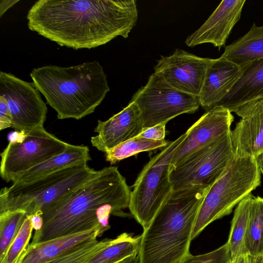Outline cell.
Wrapping results in <instances>:
<instances>
[{
	"mask_svg": "<svg viewBox=\"0 0 263 263\" xmlns=\"http://www.w3.org/2000/svg\"><path fill=\"white\" fill-rule=\"evenodd\" d=\"M12 115L9 109L7 99L0 96V130L11 127Z\"/></svg>",
	"mask_w": 263,
	"mask_h": 263,
	"instance_id": "4dcf8cb0",
	"label": "cell"
},
{
	"mask_svg": "<svg viewBox=\"0 0 263 263\" xmlns=\"http://www.w3.org/2000/svg\"><path fill=\"white\" fill-rule=\"evenodd\" d=\"M245 0L222 1L201 26L185 40L189 47L211 43L219 50L239 20Z\"/></svg>",
	"mask_w": 263,
	"mask_h": 263,
	"instance_id": "2e32d148",
	"label": "cell"
},
{
	"mask_svg": "<svg viewBox=\"0 0 263 263\" xmlns=\"http://www.w3.org/2000/svg\"><path fill=\"white\" fill-rule=\"evenodd\" d=\"M138 18L135 0H39L27 15L30 30L76 50L127 38Z\"/></svg>",
	"mask_w": 263,
	"mask_h": 263,
	"instance_id": "6da1fadb",
	"label": "cell"
},
{
	"mask_svg": "<svg viewBox=\"0 0 263 263\" xmlns=\"http://www.w3.org/2000/svg\"><path fill=\"white\" fill-rule=\"evenodd\" d=\"M90 160L89 149L87 146L68 143L64 152L23 172L13 182H25L35 180L67 167L87 164Z\"/></svg>",
	"mask_w": 263,
	"mask_h": 263,
	"instance_id": "ffe728a7",
	"label": "cell"
},
{
	"mask_svg": "<svg viewBox=\"0 0 263 263\" xmlns=\"http://www.w3.org/2000/svg\"><path fill=\"white\" fill-rule=\"evenodd\" d=\"M99 228L65 235L28 246L20 263H45L91 241L103 234Z\"/></svg>",
	"mask_w": 263,
	"mask_h": 263,
	"instance_id": "d6986e66",
	"label": "cell"
},
{
	"mask_svg": "<svg viewBox=\"0 0 263 263\" xmlns=\"http://www.w3.org/2000/svg\"><path fill=\"white\" fill-rule=\"evenodd\" d=\"M131 101L140 109L144 129L167 123L183 114L194 113L200 106L198 96L172 87L155 73L135 93Z\"/></svg>",
	"mask_w": 263,
	"mask_h": 263,
	"instance_id": "30bf717a",
	"label": "cell"
},
{
	"mask_svg": "<svg viewBox=\"0 0 263 263\" xmlns=\"http://www.w3.org/2000/svg\"><path fill=\"white\" fill-rule=\"evenodd\" d=\"M144 128L140 109L130 101L128 105L108 120L98 121L94 132L98 135L91 138L92 145L105 153L118 145L138 136Z\"/></svg>",
	"mask_w": 263,
	"mask_h": 263,
	"instance_id": "9a60e30c",
	"label": "cell"
},
{
	"mask_svg": "<svg viewBox=\"0 0 263 263\" xmlns=\"http://www.w3.org/2000/svg\"><path fill=\"white\" fill-rule=\"evenodd\" d=\"M110 240L91 241L46 263H84L105 248Z\"/></svg>",
	"mask_w": 263,
	"mask_h": 263,
	"instance_id": "4316f807",
	"label": "cell"
},
{
	"mask_svg": "<svg viewBox=\"0 0 263 263\" xmlns=\"http://www.w3.org/2000/svg\"><path fill=\"white\" fill-rule=\"evenodd\" d=\"M252 197V195L250 194L244 198L237 204L235 210L227 241L231 259L247 254L245 242Z\"/></svg>",
	"mask_w": 263,
	"mask_h": 263,
	"instance_id": "603a6c76",
	"label": "cell"
},
{
	"mask_svg": "<svg viewBox=\"0 0 263 263\" xmlns=\"http://www.w3.org/2000/svg\"><path fill=\"white\" fill-rule=\"evenodd\" d=\"M169 143L165 139L155 140L137 136L106 152L105 159L112 165L139 153L165 147Z\"/></svg>",
	"mask_w": 263,
	"mask_h": 263,
	"instance_id": "d4e9b609",
	"label": "cell"
},
{
	"mask_svg": "<svg viewBox=\"0 0 263 263\" xmlns=\"http://www.w3.org/2000/svg\"><path fill=\"white\" fill-rule=\"evenodd\" d=\"M235 112L241 119L230 132L234 156L255 158L263 151V99L247 103Z\"/></svg>",
	"mask_w": 263,
	"mask_h": 263,
	"instance_id": "5bb4252c",
	"label": "cell"
},
{
	"mask_svg": "<svg viewBox=\"0 0 263 263\" xmlns=\"http://www.w3.org/2000/svg\"><path fill=\"white\" fill-rule=\"evenodd\" d=\"M27 217L21 210L0 214V261L4 258Z\"/></svg>",
	"mask_w": 263,
	"mask_h": 263,
	"instance_id": "484cf974",
	"label": "cell"
},
{
	"mask_svg": "<svg viewBox=\"0 0 263 263\" xmlns=\"http://www.w3.org/2000/svg\"><path fill=\"white\" fill-rule=\"evenodd\" d=\"M212 60L177 48L172 54L161 57L154 67V73L172 87L199 97Z\"/></svg>",
	"mask_w": 263,
	"mask_h": 263,
	"instance_id": "7c38bea8",
	"label": "cell"
},
{
	"mask_svg": "<svg viewBox=\"0 0 263 263\" xmlns=\"http://www.w3.org/2000/svg\"><path fill=\"white\" fill-rule=\"evenodd\" d=\"M45 263H46V262H45Z\"/></svg>",
	"mask_w": 263,
	"mask_h": 263,
	"instance_id": "8d00e7d4",
	"label": "cell"
},
{
	"mask_svg": "<svg viewBox=\"0 0 263 263\" xmlns=\"http://www.w3.org/2000/svg\"><path fill=\"white\" fill-rule=\"evenodd\" d=\"M235 157L230 133L196 150L174 167L169 176L173 190L211 187Z\"/></svg>",
	"mask_w": 263,
	"mask_h": 263,
	"instance_id": "ba28073f",
	"label": "cell"
},
{
	"mask_svg": "<svg viewBox=\"0 0 263 263\" xmlns=\"http://www.w3.org/2000/svg\"><path fill=\"white\" fill-rule=\"evenodd\" d=\"M241 67L239 79L217 105L231 112L247 103L263 99V58Z\"/></svg>",
	"mask_w": 263,
	"mask_h": 263,
	"instance_id": "ac0fdd59",
	"label": "cell"
},
{
	"mask_svg": "<svg viewBox=\"0 0 263 263\" xmlns=\"http://www.w3.org/2000/svg\"><path fill=\"white\" fill-rule=\"evenodd\" d=\"M30 77L59 119L79 120L92 114L109 91L97 61L69 67L46 65L33 69Z\"/></svg>",
	"mask_w": 263,
	"mask_h": 263,
	"instance_id": "277c9868",
	"label": "cell"
},
{
	"mask_svg": "<svg viewBox=\"0 0 263 263\" xmlns=\"http://www.w3.org/2000/svg\"><path fill=\"white\" fill-rule=\"evenodd\" d=\"M261 173L263 175V151L255 158Z\"/></svg>",
	"mask_w": 263,
	"mask_h": 263,
	"instance_id": "e575fe53",
	"label": "cell"
},
{
	"mask_svg": "<svg viewBox=\"0 0 263 263\" xmlns=\"http://www.w3.org/2000/svg\"><path fill=\"white\" fill-rule=\"evenodd\" d=\"M97 171L87 164L72 166L25 182H13L0 191V214L21 210L43 215L51 206L92 178Z\"/></svg>",
	"mask_w": 263,
	"mask_h": 263,
	"instance_id": "5b68a950",
	"label": "cell"
},
{
	"mask_svg": "<svg viewBox=\"0 0 263 263\" xmlns=\"http://www.w3.org/2000/svg\"><path fill=\"white\" fill-rule=\"evenodd\" d=\"M221 56L240 66L262 58L263 26L254 24L246 34L225 46Z\"/></svg>",
	"mask_w": 263,
	"mask_h": 263,
	"instance_id": "44dd1931",
	"label": "cell"
},
{
	"mask_svg": "<svg viewBox=\"0 0 263 263\" xmlns=\"http://www.w3.org/2000/svg\"><path fill=\"white\" fill-rule=\"evenodd\" d=\"M261 172L254 158L235 157L210 187L199 209L192 239L212 222L230 214L234 206L260 185Z\"/></svg>",
	"mask_w": 263,
	"mask_h": 263,
	"instance_id": "8992f818",
	"label": "cell"
},
{
	"mask_svg": "<svg viewBox=\"0 0 263 263\" xmlns=\"http://www.w3.org/2000/svg\"><path fill=\"white\" fill-rule=\"evenodd\" d=\"M131 190L117 167L97 171L84 184L65 196L42 215V228L34 232L32 243L99 228L104 233L110 227L112 215L129 217Z\"/></svg>",
	"mask_w": 263,
	"mask_h": 263,
	"instance_id": "7a4b0ae2",
	"label": "cell"
},
{
	"mask_svg": "<svg viewBox=\"0 0 263 263\" xmlns=\"http://www.w3.org/2000/svg\"><path fill=\"white\" fill-rule=\"evenodd\" d=\"M234 117L227 108L217 106L207 111L186 132V137L171 160L177 165L196 150L229 134Z\"/></svg>",
	"mask_w": 263,
	"mask_h": 263,
	"instance_id": "4fadbf2b",
	"label": "cell"
},
{
	"mask_svg": "<svg viewBox=\"0 0 263 263\" xmlns=\"http://www.w3.org/2000/svg\"><path fill=\"white\" fill-rule=\"evenodd\" d=\"M33 82L1 71L0 96L7 100L12 115L11 127L27 133L43 127L47 107Z\"/></svg>",
	"mask_w": 263,
	"mask_h": 263,
	"instance_id": "8fae6325",
	"label": "cell"
},
{
	"mask_svg": "<svg viewBox=\"0 0 263 263\" xmlns=\"http://www.w3.org/2000/svg\"><path fill=\"white\" fill-rule=\"evenodd\" d=\"M19 0H1L0 1V17H2L5 12L14 6Z\"/></svg>",
	"mask_w": 263,
	"mask_h": 263,
	"instance_id": "836d02e7",
	"label": "cell"
},
{
	"mask_svg": "<svg viewBox=\"0 0 263 263\" xmlns=\"http://www.w3.org/2000/svg\"><path fill=\"white\" fill-rule=\"evenodd\" d=\"M33 228L30 217L27 216L17 235L0 263H20L31 239Z\"/></svg>",
	"mask_w": 263,
	"mask_h": 263,
	"instance_id": "83f0119b",
	"label": "cell"
},
{
	"mask_svg": "<svg viewBox=\"0 0 263 263\" xmlns=\"http://www.w3.org/2000/svg\"><path fill=\"white\" fill-rule=\"evenodd\" d=\"M230 263H263V255L245 254L231 259Z\"/></svg>",
	"mask_w": 263,
	"mask_h": 263,
	"instance_id": "1f68e13d",
	"label": "cell"
},
{
	"mask_svg": "<svg viewBox=\"0 0 263 263\" xmlns=\"http://www.w3.org/2000/svg\"><path fill=\"white\" fill-rule=\"evenodd\" d=\"M241 67L221 56L212 59L199 95L200 106L207 111L217 106L241 73Z\"/></svg>",
	"mask_w": 263,
	"mask_h": 263,
	"instance_id": "e0dca14e",
	"label": "cell"
},
{
	"mask_svg": "<svg viewBox=\"0 0 263 263\" xmlns=\"http://www.w3.org/2000/svg\"><path fill=\"white\" fill-rule=\"evenodd\" d=\"M1 154L0 174L6 182L33 166L63 153L67 143L47 132L43 127L27 133L16 131Z\"/></svg>",
	"mask_w": 263,
	"mask_h": 263,
	"instance_id": "9c48e42d",
	"label": "cell"
},
{
	"mask_svg": "<svg viewBox=\"0 0 263 263\" xmlns=\"http://www.w3.org/2000/svg\"><path fill=\"white\" fill-rule=\"evenodd\" d=\"M247 254L263 255V198L252 195L245 238Z\"/></svg>",
	"mask_w": 263,
	"mask_h": 263,
	"instance_id": "cb8c5ba5",
	"label": "cell"
},
{
	"mask_svg": "<svg viewBox=\"0 0 263 263\" xmlns=\"http://www.w3.org/2000/svg\"><path fill=\"white\" fill-rule=\"evenodd\" d=\"M185 137V133L152 157L135 182L128 209L143 230L148 227L173 190L169 176L171 162Z\"/></svg>",
	"mask_w": 263,
	"mask_h": 263,
	"instance_id": "52a82bcc",
	"label": "cell"
},
{
	"mask_svg": "<svg viewBox=\"0 0 263 263\" xmlns=\"http://www.w3.org/2000/svg\"><path fill=\"white\" fill-rule=\"evenodd\" d=\"M210 188L173 190L141 234L139 263H180L191 255L193 228Z\"/></svg>",
	"mask_w": 263,
	"mask_h": 263,
	"instance_id": "3957f363",
	"label": "cell"
},
{
	"mask_svg": "<svg viewBox=\"0 0 263 263\" xmlns=\"http://www.w3.org/2000/svg\"><path fill=\"white\" fill-rule=\"evenodd\" d=\"M166 123H161L151 127L144 129L138 136L148 139L162 140L165 139Z\"/></svg>",
	"mask_w": 263,
	"mask_h": 263,
	"instance_id": "f546056e",
	"label": "cell"
},
{
	"mask_svg": "<svg viewBox=\"0 0 263 263\" xmlns=\"http://www.w3.org/2000/svg\"><path fill=\"white\" fill-rule=\"evenodd\" d=\"M231 255L227 242L211 252L196 255H191L180 263H230Z\"/></svg>",
	"mask_w": 263,
	"mask_h": 263,
	"instance_id": "f1b7e54d",
	"label": "cell"
},
{
	"mask_svg": "<svg viewBox=\"0 0 263 263\" xmlns=\"http://www.w3.org/2000/svg\"><path fill=\"white\" fill-rule=\"evenodd\" d=\"M119 263H139L138 253L126 258Z\"/></svg>",
	"mask_w": 263,
	"mask_h": 263,
	"instance_id": "d590c367",
	"label": "cell"
},
{
	"mask_svg": "<svg viewBox=\"0 0 263 263\" xmlns=\"http://www.w3.org/2000/svg\"><path fill=\"white\" fill-rule=\"evenodd\" d=\"M141 235L124 232L84 263H119L139 252Z\"/></svg>",
	"mask_w": 263,
	"mask_h": 263,
	"instance_id": "7402d4cb",
	"label": "cell"
},
{
	"mask_svg": "<svg viewBox=\"0 0 263 263\" xmlns=\"http://www.w3.org/2000/svg\"><path fill=\"white\" fill-rule=\"evenodd\" d=\"M28 216L31 219L33 229L35 232L39 231L43 224L42 215L37 214Z\"/></svg>",
	"mask_w": 263,
	"mask_h": 263,
	"instance_id": "d6a6232c",
	"label": "cell"
}]
</instances>
